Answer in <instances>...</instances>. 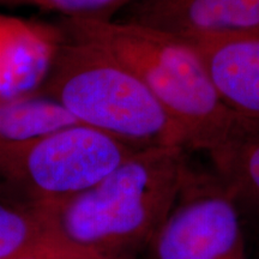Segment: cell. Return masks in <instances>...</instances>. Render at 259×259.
<instances>
[{
  "label": "cell",
  "mask_w": 259,
  "mask_h": 259,
  "mask_svg": "<svg viewBox=\"0 0 259 259\" xmlns=\"http://www.w3.org/2000/svg\"><path fill=\"white\" fill-rule=\"evenodd\" d=\"M183 40L198 53L226 106L259 120V28Z\"/></svg>",
  "instance_id": "obj_7"
},
{
  "label": "cell",
  "mask_w": 259,
  "mask_h": 259,
  "mask_svg": "<svg viewBox=\"0 0 259 259\" xmlns=\"http://www.w3.org/2000/svg\"><path fill=\"white\" fill-rule=\"evenodd\" d=\"M134 0H0V6H32L65 18L113 19Z\"/></svg>",
  "instance_id": "obj_11"
},
{
  "label": "cell",
  "mask_w": 259,
  "mask_h": 259,
  "mask_svg": "<svg viewBox=\"0 0 259 259\" xmlns=\"http://www.w3.org/2000/svg\"><path fill=\"white\" fill-rule=\"evenodd\" d=\"M141 149L74 122L46 135L0 143V186L34 206L63 203L95 186Z\"/></svg>",
  "instance_id": "obj_4"
},
{
  "label": "cell",
  "mask_w": 259,
  "mask_h": 259,
  "mask_svg": "<svg viewBox=\"0 0 259 259\" xmlns=\"http://www.w3.org/2000/svg\"><path fill=\"white\" fill-rule=\"evenodd\" d=\"M18 259H72L67 255L57 254V253H42V254H32L27 255V257L18 258Z\"/></svg>",
  "instance_id": "obj_12"
},
{
  "label": "cell",
  "mask_w": 259,
  "mask_h": 259,
  "mask_svg": "<svg viewBox=\"0 0 259 259\" xmlns=\"http://www.w3.org/2000/svg\"><path fill=\"white\" fill-rule=\"evenodd\" d=\"M57 27L106 51L137 76L183 130L189 150L210 155L245 121L226 106L198 53L183 38L114 19L60 17Z\"/></svg>",
  "instance_id": "obj_2"
},
{
  "label": "cell",
  "mask_w": 259,
  "mask_h": 259,
  "mask_svg": "<svg viewBox=\"0 0 259 259\" xmlns=\"http://www.w3.org/2000/svg\"><path fill=\"white\" fill-rule=\"evenodd\" d=\"M209 157L234 200L247 242L259 240V120L245 119L239 131Z\"/></svg>",
  "instance_id": "obj_8"
},
{
  "label": "cell",
  "mask_w": 259,
  "mask_h": 259,
  "mask_svg": "<svg viewBox=\"0 0 259 259\" xmlns=\"http://www.w3.org/2000/svg\"><path fill=\"white\" fill-rule=\"evenodd\" d=\"M191 166L183 147L141 149L89 190L36 208L74 259H141Z\"/></svg>",
  "instance_id": "obj_1"
},
{
  "label": "cell",
  "mask_w": 259,
  "mask_h": 259,
  "mask_svg": "<svg viewBox=\"0 0 259 259\" xmlns=\"http://www.w3.org/2000/svg\"><path fill=\"white\" fill-rule=\"evenodd\" d=\"M114 21L192 38L259 28V0H134Z\"/></svg>",
  "instance_id": "obj_6"
},
{
  "label": "cell",
  "mask_w": 259,
  "mask_h": 259,
  "mask_svg": "<svg viewBox=\"0 0 259 259\" xmlns=\"http://www.w3.org/2000/svg\"><path fill=\"white\" fill-rule=\"evenodd\" d=\"M141 259H251L240 215L215 171L191 166Z\"/></svg>",
  "instance_id": "obj_5"
},
{
  "label": "cell",
  "mask_w": 259,
  "mask_h": 259,
  "mask_svg": "<svg viewBox=\"0 0 259 259\" xmlns=\"http://www.w3.org/2000/svg\"><path fill=\"white\" fill-rule=\"evenodd\" d=\"M53 28L35 94L57 102L80 124L134 148L189 150L183 130L137 76L100 47Z\"/></svg>",
  "instance_id": "obj_3"
},
{
  "label": "cell",
  "mask_w": 259,
  "mask_h": 259,
  "mask_svg": "<svg viewBox=\"0 0 259 259\" xmlns=\"http://www.w3.org/2000/svg\"><path fill=\"white\" fill-rule=\"evenodd\" d=\"M74 122L63 107L34 92L0 101V143L30 139Z\"/></svg>",
  "instance_id": "obj_10"
},
{
  "label": "cell",
  "mask_w": 259,
  "mask_h": 259,
  "mask_svg": "<svg viewBox=\"0 0 259 259\" xmlns=\"http://www.w3.org/2000/svg\"><path fill=\"white\" fill-rule=\"evenodd\" d=\"M42 253L72 258L54 240L40 209L14 199H0V259Z\"/></svg>",
  "instance_id": "obj_9"
}]
</instances>
